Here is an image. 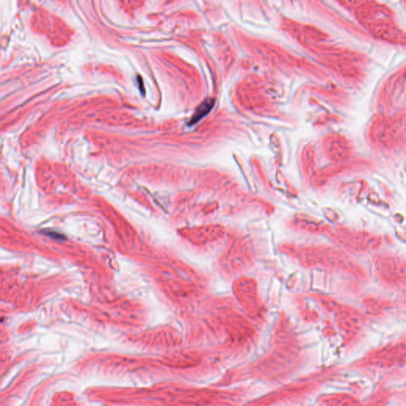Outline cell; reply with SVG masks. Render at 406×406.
<instances>
[{
	"instance_id": "obj_1",
	"label": "cell",
	"mask_w": 406,
	"mask_h": 406,
	"mask_svg": "<svg viewBox=\"0 0 406 406\" xmlns=\"http://www.w3.org/2000/svg\"><path fill=\"white\" fill-rule=\"evenodd\" d=\"M300 264L307 269L325 268L346 274L360 281H367L365 269L340 248L312 245L300 248Z\"/></svg>"
},
{
	"instance_id": "obj_2",
	"label": "cell",
	"mask_w": 406,
	"mask_h": 406,
	"mask_svg": "<svg viewBox=\"0 0 406 406\" xmlns=\"http://www.w3.org/2000/svg\"><path fill=\"white\" fill-rule=\"evenodd\" d=\"M326 236L342 250L354 254L376 250L383 243L381 235L367 231L353 230L344 225L330 226Z\"/></svg>"
},
{
	"instance_id": "obj_3",
	"label": "cell",
	"mask_w": 406,
	"mask_h": 406,
	"mask_svg": "<svg viewBox=\"0 0 406 406\" xmlns=\"http://www.w3.org/2000/svg\"><path fill=\"white\" fill-rule=\"evenodd\" d=\"M375 275L383 286L390 289H404L406 287V262L394 254L378 253L373 257Z\"/></svg>"
},
{
	"instance_id": "obj_4",
	"label": "cell",
	"mask_w": 406,
	"mask_h": 406,
	"mask_svg": "<svg viewBox=\"0 0 406 406\" xmlns=\"http://www.w3.org/2000/svg\"><path fill=\"white\" fill-rule=\"evenodd\" d=\"M241 287L244 304H246V306L252 312H257L258 313L264 304L260 298L258 283L253 279H245L241 283Z\"/></svg>"
},
{
	"instance_id": "obj_5",
	"label": "cell",
	"mask_w": 406,
	"mask_h": 406,
	"mask_svg": "<svg viewBox=\"0 0 406 406\" xmlns=\"http://www.w3.org/2000/svg\"><path fill=\"white\" fill-rule=\"evenodd\" d=\"M290 225L296 230L316 235H326L330 228V225L328 224L308 218L301 213L295 215V218L290 221Z\"/></svg>"
},
{
	"instance_id": "obj_6",
	"label": "cell",
	"mask_w": 406,
	"mask_h": 406,
	"mask_svg": "<svg viewBox=\"0 0 406 406\" xmlns=\"http://www.w3.org/2000/svg\"><path fill=\"white\" fill-rule=\"evenodd\" d=\"M363 304L369 312H380L394 304L386 299H380L375 296H367L363 299Z\"/></svg>"
},
{
	"instance_id": "obj_7",
	"label": "cell",
	"mask_w": 406,
	"mask_h": 406,
	"mask_svg": "<svg viewBox=\"0 0 406 406\" xmlns=\"http://www.w3.org/2000/svg\"><path fill=\"white\" fill-rule=\"evenodd\" d=\"M310 297L315 299L324 309H326L329 312L337 310L338 308L341 304L336 299L331 297L330 295H324V294L312 293L311 294Z\"/></svg>"
},
{
	"instance_id": "obj_8",
	"label": "cell",
	"mask_w": 406,
	"mask_h": 406,
	"mask_svg": "<svg viewBox=\"0 0 406 406\" xmlns=\"http://www.w3.org/2000/svg\"><path fill=\"white\" fill-rule=\"evenodd\" d=\"M213 106V100H206L203 102V103L196 109V113H194L193 117H192V119L190 121L189 125L196 124V122L201 120L203 117H205L206 114L209 113Z\"/></svg>"
},
{
	"instance_id": "obj_9",
	"label": "cell",
	"mask_w": 406,
	"mask_h": 406,
	"mask_svg": "<svg viewBox=\"0 0 406 406\" xmlns=\"http://www.w3.org/2000/svg\"><path fill=\"white\" fill-rule=\"evenodd\" d=\"M300 248L292 243H283L279 245V251L286 256L299 260Z\"/></svg>"
},
{
	"instance_id": "obj_10",
	"label": "cell",
	"mask_w": 406,
	"mask_h": 406,
	"mask_svg": "<svg viewBox=\"0 0 406 406\" xmlns=\"http://www.w3.org/2000/svg\"><path fill=\"white\" fill-rule=\"evenodd\" d=\"M140 83H141V84H142V81H140ZM141 88V91H144V87L141 86V88Z\"/></svg>"
}]
</instances>
